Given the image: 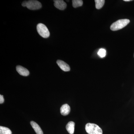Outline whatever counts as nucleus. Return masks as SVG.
<instances>
[{
  "mask_svg": "<svg viewBox=\"0 0 134 134\" xmlns=\"http://www.w3.org/2000/svg\"></svg>",
  "mask_w": 134,
  "mask_h": 134,
  "instance_id": "obj_18",
  "label": "nucleus"
},
{
  "mask_svg": "<svg viewBox=\"0 0 134 134\" xmlns=\"http://www.w3.org/2000/svg\"><path fill=\"white\" fill-rule=\"evenodd\" d=\"M57 63L59 66L63 71L65 72H68L70 70V68L69 65L66 63L61 60H58Z\"/></svg>",
  "mask_w": 134,
  "mask_h": 134,
  "instance_id": "obj_6",
  "label": "nucleus"
},
{
  "mask_svg": "<svg viewBox=\"0 0 134 134\" xmlns=\"http://www.w3.org/2000/svg\"><path fill=\"white\" fill-rule=\"evenodd\" d=\"M26 1H25L22 3V5L23 7H26Z\"/></svg>",
  "mask_w": 134,
  "mask_h": 134,
  "instance_id": "obj_16",
  "label": "nucleus"
},
{
  "mask_svg": "<svg viewBox=\"0 0 134 134\" xmlns=\"http://www.w3.org/2000/svg\"><path fill=\"white\" fill-rule=\"evenodd\" d=\"M72 6L74 8H76L78 7L82 6L83 1L82 0H73L72 1Z\"/></svg>",
  "mask_w": 134,
  "mask_h": 134,
  "instance_id": "obj_13",
  "label": "nucleus"
},
{
  "mask_svg": "<svg viewBox=\"0 0 134 134\" xmlns=\"http://www.w3.org/2000/svg\"><path fill=\"white\" fill-rule=\"evenodd\" d=\"M124 1L125 2H129L131 1H132V0H124Z\"/></svg>",
  "mask_w": 134,
  "mask_h": 134,
  "instance_id": "obj_17",
  "label": "nucleus"
},
{
  "mask_svg": "<svg viewBox=\"0 0 134 134\" xmlns=\"http://www.w3.org/2000/svg\"><path fill=\"white\" fill-rule=\"evenodd\" d=\"M16 71L21 75L23 76H28L30 74L29 70H28L26 68L22 66H17L16 67Z\"/></svg>",
  "mask_w": 134,
  "mask_h": 134,
  "instance_id": "obj_7",
  "label": "nucleus"
},
{
  "mask_svg": "<svg viewBox=\"0 0 134 134\" xmlns=\"http://www.w3.org/2000/svg\"><path fill=\"white\" fill-rule=\"evenodd\" d=\"M29 9L34 10L40 9L42 7L41 3L36 0H31L26 1V7Z\"/></svg>",
  "mask_w": 134,
  "mask_h": 134,
  "instance_id": "obj_4",
  "label": "nucleus"
},
{
  "mask_svg": "<svg viewBox=\"0 0 134 134\" xmlns=\"http://www.w3.org/2000/svg\"><path fill=\"white\" fill-rule=\"evenodd\" d=\"M75 122L73 121H70L66 126V129L70 134H74L75 130Z\"/></svg>",
  "mask_w": 134,
  "mask_h": 134,
  "instance_id": "obj_10",
  "label": "nucleus"
},
{
  "mask_svg": "<svg viewBox=\"0 0 134 134\" xmlns=\"http://www.w3.org/2000/svg\"><path fill=\"white\" fill-rule=\"evenodd\" d=\"M31 125L34 129L37 134H43V131L40 127L36 122L34 121H31L30 122Z\"/></svg>",
  "mask_w": 134,
  "mask_h": 134,
  "instance_id": "obj_9",
  "label": "nucleus"
},
{
  "mask_svg": "<svg viewBox=\"0 0 134 134\" xmlns=\"http://www.w3.org/2000/svg\"><path fill=\"white\" fill-rule=\"evenodd\" d=\"M130 22L128 19H119L114 22L110 26V29L113 31L119 30L127 26Z\"/></svg>",
  "mask_w": 134,
  "mask_h": 134,
  "instance_id": "obj_1",
  "label": "nucleus"
},
{
  "mask_svg": "<svg viewBox=\"0 0 134 134\" xmlns=\"http://www.w3.org/2000/svg\"><path fill=\"white\" fill-rule=\"evenodd\" d=\"M70 111V107L68 104H65L60 108V113L62 115L66 116L69 114Z\"/></svg>",
  "mask_w": 134,
  "mask_h": 134,
  "instance_id": "obj_8",
  "label": "nucleus"
},
{
  "mask_svg": "<svg viewBox=\"0 0 134 134\" xmlns=\"http://www.w3.org/2000/svg\"><path fill=\"white\" fill-rule=\"evenodd\" d=\"M0 134H12V132L8 128L1 126Z\"/></svg>",
  "mask_w": 134,
  "mask_h": 134,
  "instance_id": "obj_11",
  "label": "nucleus"
},
{
  "mask_svg": "<svg viewBox=\"0 0 134 134\" xmlns=\"http://www.w3.org/2000/svg\"><path fill=\"white\" fill-rule=\"evenodd\" d=\"M106 51L104 49L101 48L99 50L98 54V55L101 57V58H104L105 57L106 55Z\"/></svg>",
  "mask_w": 134,
  "mask_h": 134,
  "instance_id": "obj_14",
  "label": "nucleus"
},
{
  "mask_svg": "<svg viewBox=\"0 0 134 134\" xmlns=\"http://www.w3.org/2000/svg\"><path fill=\"white\" fill-rule=\"evenodd\" d=\"M4 99L2 95H0V104H2L4 103Z\"/></svg>",
  "mask_w": 134,
  "mask_h": 134,
  "instance_id": "obj_15",
  "label": "nucleus"
},
{
  "mask_svg": "<svg viewBox=\"0 0 134 134\" xmlns=\"http://www.w3.org/2000/svg\"><path fill=\"white\" fill-rule=\"evenodd\" d=\"M96 7L97 9H100L103 7L105 3L104 0H95Z\"/></svg>",
  "mask_w": 134,
  "mask_h": 134,
  "instance_id": "obj_12",
  "label": "nucleus"
},
{
  "mask_svg": "<svg viewBox=\"0 0 134 134\" xmlns=\"http://www.w3.org/2000/svg\"><path fill=\"white\" fill-rule=\"evenodd\" d=\"M53 1L54 2V6L59 9L63 10L66 8V3L63 0H55Z\"/></svg>",
  "mask_w": 134,
  "mask_h": 134,
  "instance_id": "obj_5",
  "label": "nucleus"
},
{
  "mask_svg": "<svg viewBox=\"0 0 134 134\" xmlns=\"http://www.w3.org/2000/svg\"><path fill=\"white\" fill-rule=\"evenodd\" d=\"M85 130L88 134H103V131L98 125L93 123H87Z\"/></svg>",
  "mask_w": 134,
  "mask_h": 134,
  "instance_id": "obj_2",
  "label": "nucleus"
},
{
  "mask_svg": "<svg viewBox=\"0 0 134 134\" xmlns=\"http://www.w3.org/2000/svg\"><path fill=\"white\" fill-rule=\"evenodd\" d=\"M37 30L39 34L44 38H47L50 36L49 30L44 24L42 23L38 24L37 25Z\"/></svg>",
  "mask_w": 134,
  "mask_h": 134,
  "instance_id": "obj_3",
  "label": "nucleus"
}]
</instances>
